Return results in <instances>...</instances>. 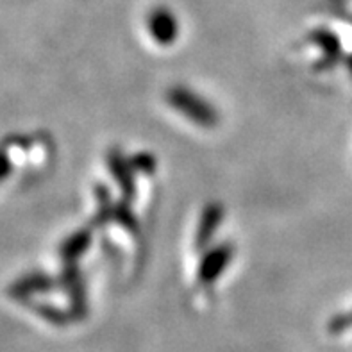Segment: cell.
I'll return each mask as SVG.
<instances>
[{
  "instance_id": "6da1fadb",
  "label": "cell",
  "mask_w": 352,
  "mask_h": 352,
  "mask_svg": "<svg viewBox=\"0 0 352 352\" xmlns=\"http://www.w3.org/2000/svg\"><path fill=\"white\" fill-rule=\"evenodd\" d=\"M148 29L160 43H170L177 32L174 14L165 8L154 9V13L148 16Z\"/></svg>"
}]
</instances>
